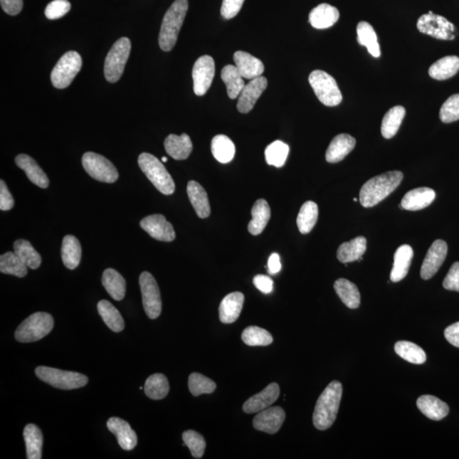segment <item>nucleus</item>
<instances>
[{
  "label": "nucleus",
  "instance_id": "obj_51",
  "mask_svg": "<svg viewBox=\"0 0 459 459\" xmlns=\"http://www.w3.org/2000/svg\"><path fill=\"white\" fill-rule=\"evenodd\" d=\"M440 119L445 124L459 120V94L450 96L445 100L440 110Z\"/></svg>",
  "mask_w": 459,
  "mask_h": 459
},
{
  "label": "nucleus",
  "instance_id": "obj_59",
  "mask_svg": "<svg viewBox=\"0 0 459 459\" xmlns=\"http://www.w3.org/2000/svg\"><path fill=\"white\" fill-rule=\"evenodd\" d=\"M282 264L281 260H280V256L278 253H273L272 255L269 257L268 260V272L270 274H277L281 270Z\"/></svg>",
  "mask_w": 459,
  "mask_h": 459
},
{
  "label": "nucleus",
  "instance_id": "obj_52",
  "mask_svg": "<svg viewBox=\"0 0 459 459\" xmlns=\"http://www.w3.org/2000/svg\"><path fill=\"white\" fill-rule=\"evenodd\" d=\"M71 9V4L68 0H54L46 8L45 14L48 19L56 20L64 16Z\"/></svg>",
  "mask_w": 459,
  "mask_h": 459
},
{
  "label": "nucleus",
  "instance_id": "obj_2",
  "mask_svg": "<svg viewBox=\"0 0 459 459\" xmlns=\"http://www.w3.org/2000/svg\"><path fill=\"white\" fill-rule=\"evenodd\" d=\"M403 174L401 172H386L367 181L360 191V203L365 208L377 205L399 186Z\"/></svg>",
  "mask_w": 459,
  "mask_h": 459
},
{
  "label": "nucleus",
  "instance_id": "obj_12",
  "mask_svg": "<svg viewBox=\"0 0 459 459\" xmlns=\"http://www.w3.org/2000/svg\"><path fill=\"white\" fill-rule=\"evenodd\" d=\"M139 287L142 295V304L147 317L152 320L159 317L162 312V300L159 285L153 275L144 272L139 275Z\"/></svg>",
  "mask_w": 459,
  "mask_h": 459
},
{
  "label": "nucleus",
  "instance_id": "obj_37",
  "mask_svg": "<svg viewBox=\"0 0 459 459\" xmlns=\"http://www.w3.org/2000/svg\"><path fill=\"white\" fill-rule=\"evenodd\" d=\"M97 310L100 316L106 325L115 333L125 329L124 318L121 316L119 310L115 305L106 300H100L97 305Z\"/></svg>",
  "mask_w": 459,
  "mask_h": 459
},
{
  "label": "nucleus",
  "instance_id": "obj_46",
  "mask_svg": "<svg viewBox=\"0 0 459 459\" xmlns=\"http://www.w3.org/2000/svg\"><path fill=\"white\" fill-rule=\"evenodd\" d=\"M28 266L26 265L15 252H7L0 256V272L4 274L24 278L28 274Z\"/></svg>",
  "mask_w": 459,
  "mask_h": 459
},
{
  "label": "nucleus",
  "instance_id": "obj_16",
  "mask_svg": "<svg viewBox=\"0 0 459 459\" xmlns=\"http://www.w3.org/2000/svg\"><path fill=\"white\" fill-rule=\"evenodd\" d=\"M286 414L280 406L261 411L253 418V426L257 431L274 435L278 432L285 421Z\"/></svg>",
  "mask_w": 459,
  "mask_h": 459
},
{
  "label": "nucleus",
  "instance_id": "obj_49",
  "mask_svg": "<svg viewBox=\"0 0 459 459\" xmlns=\"http://www.w3.org/2000/svg\"><path fill=\"white\" fill-rule=\"evenodd\" d=\"M188 387L194 396L211 394L216 389V384L212 379L199 373H192L188 379Z\"/></svg>",
  "mask_w": 459,
  "mask_h": 459
},
{
  "label": "nucleus",
  "instance_id": "obj_45",
  "mask_svg": "<svg viewBox=\"0 0 459 459\" xmlns=\"http://www.w3.org/2000/svg\"><path fill=\"white\" fill-rule=\"evenodd\" d=\"M395 351L402 359L413 364H423L426 361V354L421 347L408 341H399L395 345Z\"/></svg>",
  "mask_w": 459,
  "mask_h": 459
},
{
  "label": "nucleus",
  "instance_id": "obj_30",
  "mask_svg": "<svg viewBox=\"0 0 459 459\" xmlns=\"http://www.w3.org/2000/svg\"><path fill=\"white\" fill-rule=\"evenodd\" d=\"M366 250V239L360 236L352 241L341 244L337 251V258L341 263L347 264L349 262L362 260Z\"/></svg>",
  "mask_w": 459,
  "mask_h": 459
},
{
  "label": "nucleus",
  "instance_id": "obj_33",
  "mask_svg": "<svg viewBox=\"0 0 459 459\" xmlns=\"http://www.w3.org/2000/svg\"><path fill=\"white\" fill-rule=\"evenodd\" d=\"M102 282L105 288L113 300L120 301L126 294V282L117 270L108 268L104 270Z\"/></svg>",
  "mask_w": 459,
  "mask_h": 459
},
{
  "label": "nucleus",
  "instance_id": "obj_3",
  "mask_svg": "<svg viewBox=\"0 0 459 459\" xmlns=\"http://www.w3.org/2000/svg\"><path fill=\"white\" fill-rule=\"evenodd\" d=\"M187 11V0H176L166 12L159 38V46L164 51H170L176 46Z\"/></svg>",
  "mask_w": 459,
  "mask_h": 459
},
{
  "label": "nucleus",
  "instance_id": "obj_8",
  "mask_svg": "<svg viewBox=\"0 0 459 459\" xmlns=\"http://www.w3.org/2000/svg\"><path fill=\"white\" fill-rule=\"evenodd\" d=\"M130 51L131 42L128 38H121L112 46L104 65L105 77L108 82L116 83L120 80Z\"/></svg>",
  "mask_w": 459,
  "mask_h": 459
},
{
  "label": "nucleus",
  "instance_id": "obj_53",
  "mask_svg": "<svg viewBox=\"0 0 459 459\" xmlns=\"http://www.w3.org/2000/svg\"><path fill=\"white\" fill-rule=\"evenodd\" d=\"M244 0H223L221 16L226 20L237 16L243 6Z\"/></svg>",
  "mask_w": 459,
  "mask_h": 459
},
{
  "label": "nucleus",
  "instance_id": "obj_40",
  "mask_svg": "<svg viewBox=\"0 0 459 459\" xmlns=\"http://www.w3.org/2000/svg\"><path fill=\"white\" fill-rule=\"evenodd\" d=\"M211 151L214 159L221 164H227L234 159L236 147L229 137L218 134L212 139Z\"/></svg>",
  "mask_w": 459,
  "mask_h": 459
},
{
  "label": "nucleus",
  "instance_id": "obj_21",
  "mask_svg": "<svg viewBox=\"0 0 459 459\" xmlns=\"http://www.w3.org/2000/svg\"><path fill=\"white\" fill-rule=\"evenodd\" d=\"M233 59L240 74L246 80H255L262 76L265 71L263 63L247 52H236Z\"/></svg>",
  "mask_w": 459,
  "mask_h": 459
},
{
  "label": "nucleus",
  "instance_id": "obj_25",
  "mask_svg": "<svg viewBox=\"0 0 459 459\" xmlns=\"http://www.w3.org/2000/svg\"><path fill=\"white\" fill-rule=\"evenodd\" d=\"M16 164L23 170L29 181L33 182L34 185L42 188V189H46L49 186V179L33 157L27 154H20L16 157Z\"/></svg>",
  "mask_w": 459,
  "mask_h": 459
},
{
  "label": "nucleus",
  "instance_id": "obj_35",
  "mask_svg": "<svg viewBox=\"0 0 459 459\" xmlns=\"http://www.w3.org/2000/svg\"><path fill=\"white\" fill-rule=\"evenodd\" d=\"M334 290L342 302L349 309H357L361 304V295L356 284L340 278L334 283Z\"/></svg>",
  "mask_w": 459,
  "mask_h": 459
},
{
  "label": "nucleus",
  "instance_id": "obj_28",
  "mask_svg": "<svg viewBox=\"0 0 459 459\" xmlns=\"http://www.w3.org/2000/svg\"><path fill=\"white\" fill-rule=\"evenodd\" d=\"M418 408L432 421H439L448 416L449 406L444 401L433 396H422L417 401Z\"/></svg>",
  "mask_w": 459,
  "mask_h": 459
},
{
  "label": "nucleus",
  "instance_id": "obj_1",
  "mask_svg": "<svg viewBox=\"0 0 459 459\" xmlns=\"http://www.w3.org/2000/svg\"><path fill=\"white\" fill-rule=\"evenodd\" d=\"M342 394V384L339 381H333L319 396L313 413L314 426L317 430L326 431L334 425L337 415H338Z\"/></svg>",
  "mask_w": 459,
  "mask_h": 459
},
{
  "label": "nucleus",
  "instance_id": "obj_55",
  "mask_svg": "<svg viewBox=\"0 0 459 459\" xmlns=\"http://www.w3.org/2000/svg\"><path fill=\"white\" fill-rule=\"evenodd\" d=\"M14 204V199L9 191L6 182L0 181V209L2 211H11Z\"/></svg>",
  "mask_w": 459,
  "mask_h": 459
},
{
  "label": "nucleus",
  "instance_id": "obj_23",
  "mask_svg": "<svg viewBox=\"0 0 459 459\" xmlns=\"http://www.w3.org/2000/svg\"><path fill=\"white\" fill-rule=\"evenodd\" d=\"M339 19L338 9L329 4H321L314 8L309 15V23L314 28L327 29L333 26Z\"/></svg>",
  "mask_w": 459,
  "mask_h": 459
},
{
  "label": "nucleus",
  "instance_id": "obj_29",
  "mask_svg": "<svg viewBox=\"0 0 459 459\" xmlns=\"http://www.w3.org/2000/svg\"><path fill=\"white\" fill-rule=\"evenodd\" d=\"M413 257V250L409 245H401L397 248L391 273V280L393 283L400 282L406 278L408 273L411 263H412Z\"/></svg>",
  "mask_w": 459,
  "mask_h": 459
},
{
  "label": "nucleus",
  "instance_id": "obj_60",
  "mask_svg": "<svg viewBox=\"0 0 459 459\" xmlns=\"http://www.w3.org/2000/svg\"><path fill=\"white\" fill-rule=\"evenodd\" d=\"M162 162H164V163H166V162H168V159L166 157H162Z\"/></svg>",
  "mask_w": 459,
  "mask_h": 459
},
{
  "label": "nucleus",
  "instance_id": "obj_14",
  "mask_svg": "<svg viewBox=\"0 0 459 459\" xmlns=\"http://www.w3.org/2000/svg\"><path fill=\"white\" fill-rule=\"evenodd\" d=\"M139 225L152 238L159 241L172 242L176 239L173 226L162 214L147 216L142 218Z\"/></svg>",
  "mask_w": 459,
  "mask_h": 459
},
{
  "label": "nucleus",
  "instance_id": "obj_5",
  "mask_svg": "<svg viewBox=\"0 0 459 459\" xmlns=\"http://www.w3.org/2000/svg\"><path fill=\"white\" fill-rule=\"evenodd\" d=\"M54 327V319L46 312L31 315L16 330V339L21 343H32L45 338Z\"/></svg>",
  "mask_w": 459,
  "mask_h": 459
},
{
  "label": "nucleus",
  "instance_id": "obj_50",
  "mask_svg": "<svg viewBox=\"0 0 459 459\" xmlns=\"http://www.w3.org/2000/svg\"><path fill=\"white\" fill-rule=\"evenodd\" d=\"M184 443L190 449L192 457L201 458L204 456L206 441L202 435L194 431H186L183 433Z\"/></svg>",
  "mask_w": 459,
  "mask_h": 459
},
{
  "label": "nucleus",
  "instance_id": "obj_44",
  "mask_svg": "<svg viewBox=\"0 0 459 459\" xmlns=\"http://www.w3.org/2000/svg\"><path fill=\"white\" fill-rule=\"evenodd\" d=\"M144 391L150 399H164L169 391L168 379L162 374H152L147 379Z\"/></svg>",
  "mask_w": 459,
  "mask_h": 459
},
{
  "label": "nucleus",
  "instance_id": "obj_42",
  "mask_svg": "<svg viewBox=\"0 0 459 459\" xmlns=\"http://www.w3.org/2000/svg\"><path fill=\"white\" fill-rule=\"evenodd\" d=\"M14 252L19 256L21 261L28 266V268L36 270L41 266L42 258L39 253L35 250L27 240H16L14 243Z\"/></svg>",
  "mask_w": 459,
  "mask_h": 459
},
{
  "label": "nucleus",
  "instance_id": "obj_41",
  "mask_svg": "<svg viewBox=\"0 0 459 459\" xmlns=\"http://www.w3.org/2000/svg\"><path fill=\"white\" fill-rule=\"evenodd\" d=\"M405 115V108L401 106L392 107L386 112L381 125V133L384 138L391 139L395 137Z\"/></svg>",
  "mask_w": 459,
  "mask_h": 459
},
{
  "label": "nucleus",
  "instance_id": "obj_15",
  "mask_svg": "<svg viewBox=\"0 0 459 459\" xmlns=\"http://www.w3.org/2000/svg\"><path fill=\"white\" fill-rule=\"evenodd\" d=\"M448 255V244L443 240H436L428 249L423 262L421 275L423 280L434 277L443 265Z\"/></svg>",
  "mask_w": 459,
  "mask_h": 459
},
{
  "label": "nucleus",
  "instance_id": "obj_39",
  "mask_svg": "<svg viewBox=\"0 0 459 459\" xmlns=\"http://www.w3.org/2000/svg\"><path fill=\"white\" fill-rule=\"evenodd\" d=\"M221 78L226 86L227 95L231 99L238 98L245 86L243 78L237 67L226 65L221 71Z\"/></svg>",
  "mask_w": 459,
  "mask_h": 459
},
{
  "label": "nucleus",
  "instance_id": "obj_17",
  "mask_svg": "<svg viewBox=\"0 0 459 459\" xmlns=\"http://www.w3.org/2000/svg\"><path fill=\"white\" fill-rule=\"evenodd\" d=\"M268 80L265 77H259L250 80L244 86L241 94L238 96V110L242 113H248L255 107L258 99L263 94L268 87Z\"/></svg>",
  "mask_w": 459,
  "mask_h": 459
},
{
  "label": "nucleus",
  "instance_id": "obj_58",
  "mask_svg": "<svg viewBox=\"0 0 459 459\" xmlns=\"http://www.w3.org/2000/svg\"><path fill=\"white\" fill-rule=\"evenodd\" d=\"M444 335L450 344L459 348V322L448 327L444 332Z\"/></svg>",
  "mask_w": 459,
  "mask_h": 459
},
{
  "label": "nucleus",
  "instance_id": "obj_48",
  "mask_svg": "<svg viewBox=\"0 0 459 459\" xmlns=\"http://www.w3.org/2000/svg\"><path fill=\"white\" fill-rule=\"evenodd\" d=\"M290 147L281 141H275L266 147L265 152L266 163L281 168L286 163Z\"/></svg>",
  "mask_w": 459,
  "mask_h": 459
},
{
  "label": "nucleus",
  "instance_id": "obj_61",
  "mask_svg": "<svg viewBox=\"0 0 459 459\" xmlns=\"http://www.w3.org/2000/svg\"><path fill=\"white\" fill-rule=\"evenodd\" d=\"M354 201H355V202H357L358 199H354Z\"/></svg>",
  "mask_w": 459,
  "mask_h": 459
},
{
  "label": "nucleus",
  "instance_id": "obj_31",
  "mask_svg": "<svg viewBox=\"0 0 459 459\" xmlns=\"http://www.w3.org/2000/svg\"><path fill=\"white\" fill-rule=\"evenodd\" d=\"M82 256L81 244L73 235H68L61 245V259L69 270L76 269L80 263Z\"/></svg>",
  "mask_w": 459,
  "mask_h": 459
},
{
  "label": "nucleus",
  "instance_id": "obj_6",
  "mask_svg": "<svg viewBox=\"0 0 459 459\" xmlns=\"http://www.w3.org/2000/svg\"><path fill=\"white\" fill-rule=\"evenodd\" d=\"M35 374L42 381L60 390H75L85 386L89 381L88 378L84 374L50 366H38Z\"/></svg>",
  "mask_w": 459,
  "mask_h": 459
},
{
  "label": "nucleus",
  "instance_id": "obj_38",
  "mask_svg": "<svg viewBox=\"0 0 459 459\" xmlns=\"http://www.w3.org/2000/svg\"><path fill=\"white\" fill-rule=\"evenodd\" d=\"M357 32L358 43L365 46L374 58H379L381 51H380L377 34L374 28L366 21H361L357 25Z\"/></svg>",
  "mask_w": 459,
  "mask_h": 459
},
{
  "label": "nucleus",
  "instance_id": "obj_4",
  "mask_svg": "<svg viewBox=\"0 0 459 459\" xmlns=\"http://www.w3.org/2000/svg\"><path fill=\"white\" fill-rule=\"evenodd\" d=\"M138 164L148 180L161 194L172 195L176 191V185L162 161L150 153L143 152L139 156Z\"/></svg>",
  "mask_w": 459,
  "mask_h": 459
},
{
  "label": "nucleus",
  "instance_id": "obj_27",
  "mask_svg": "<svg viewBox=\"0 0 459 459\" xmlns=\"http://www.w3.org/2000/svg\"><path fill=\"white\" fill-rule=\"evenodd\" d=\"M166 152L176 160L188 159L192 152V142L189 135L169 134L164 141Z\"/></svg>",
  "mask_w": 459,
  "mask_h": 459
},
{
  "label": "nucleus",
  "instance_id": "obj_13",
  "mask_svg": "<svg viewBox=\"0 0 459 459\" xmlns=\"http://www.w3.org/2000/svg\"><path fill=\"white\" fill-rule=\"evenodd\" d=\"M214 74L216 65L211 56H203L196 60L192 69L194 90L196 95L202 96L207 93L212 85Z\"/></svg>",
  "mask_w": 459,
  "mask_h": 459
},
{
  "label": "nucleus",
  "instance_id": "obj_11",
  "mask_svg": "<svg viewBox=\"0 0 459 459\" xmlns=\"http://www.w3.org/2000/svg\"><path fill=\"white\" fill-rule=\"evenodd\" d=\"M419 32L441 41L455 38L456 28L445 17L436 15L432 11L419 17L417 23Z\"/></svg>",
  "mask_w": 459,
  "mask_h": 459
},
{
  "label": "nucleus",
  "instance_id": "obj_47",
  "mask_svg": "<svg viewBox=\"0 0 459 459\" xmlns=\"http://www.w3.org/2000/svg\"><path fill=\"white\" fill-rule=\"evenodd\" d=\"M242 339L249 347H268L273 342V337L268 330L256 326L246 327L243 332Z\"/></svg>",
  "mask_w": 459,
  "mask_h": 459
},
{
  "label": "nucleus",
  "instance_id": "obj_20",
  "mask_svg": "<svg viewBox=\"0 0 459 459\" xmlns=\"http://www.w3.org/2000/svg\"><path fill=\"white\" fill-rule=\"evenodd\" d=\"M436 199V192L431 188L419 187L411 190L402 199L399 208L409 211H418L426 209Z\"/></svg>",
  "mask_w": 459,
  "mask_h": 459
},
{
  "label": "nucleus",
  "instance_id": "obj_22",
  "mask_svg": "<svg viewBox=\"0 0 459 459\" xmlns=\"http://www.w3.org/2000/svg\"><path fill=\"white\" fill-rule=\"evenodd\" d=\"M243 303L244 295L242 292H234L226 295L218 308L221 322L225 325H230L237 321L241 314Z\"/></svg>",
  "mask_w": 459,
  "mask_h": 459
},
{
  "label": "nucleus",
  "instance_id": "obj_18",
  "mask_svg": "<svg viewBox=\"0 0 459 459\" xmlns=\"http://www.w3.org/2000/svg\"><path fill=\"white\" fill-rule=\"evenodd\" d=\"M280 395V387L277 383L270 384L263 391L249 398L243 406L245 413H260L270 408L275 401H277Z\"/></svg>",
  "mask_w": 459,
  "mask_h": 459
},
{
  "label": "nucleus",
  "instance_id": "obj_10",
  "mask_svg": "<svg viewBox=\"0 0 459 459\" xmlns=\"http://www.w3.org/2000/svg\"><path fill=\"white\" fill-rule=\"evenodd\" d=\"M83 167L89 176L96 181L115 183L119 179V173L115 165L106 157L97 153L88 152L82 157Z\"/></svg>",
  "mask_w": 459,
  "mask_h": 459
},
{
  "label": "nucleus",
  "instance_id": "obj_19",
  "mask_svg": "<svg viewBox=\"0 0 459 459\" xmlns=\"http://www.w3.org/2000/svg\"><path fill=\"white\" fill-rule=\"evenodd\" d=\"M107 428L117 437L122 449L126 451L133 450L137 445V435L124 419L113 417L108 419Z\"/></svg>",
  "mask_w": 459,
  "mask_h": 459
},
{
  "label": "nucleus",
  "instance_id": "obj_54",
  "mask_svg": "<svg viewBox=\"0 0 459 459\" xmlns=\"http://www.w3.org/2000/svg\"><path fill=\"white\" fill-rule=\"evenodd\" d=\"M443 287L447 290L459 292V262H455L450 268L443 281Z\"/></svg>",
  "mask_w": 459,
  "mask_h": 459
},
{
  "label": "nucleus",
  "instance_id": "obj_43",
  "mask_svg": "<svg viewBox=\"0 0 459 459\" xmlns=\"http://www.w3.org/2000/svg\"><path fill=\"white\" fill-rule=\"evenodd\" d=\"M318 218V206L312 201L305 202L301 207L298 217H297V226L300 233L308 234L314 228Z\"/></svg>",
  "mask_w": 459,
  "mask_h": 459
},
{
  "label": "nucleus",
  "instance_id": "obj_56",
  "mask_svg": "<svg viewBox=\"0 0 459 459\" xmlns=\"http://www.w3.org/2000/svg\"><path fill=\"white\" fill-rule=\"evenodd\" d=\"M3 11L10 16H16L23 10V0H0Z\"/></svg>",
  "mask_w": 459,
  "mask_h": 459
},
{
  "label": "nucleus",
  "instance_id": "obj_26",
  "mask_svg": "<svg viewBox=\"0 0 459 459\" xmlns=\"http://www.w3.org/2000/svg\"><path fill=\"white\" fill-rule=\"evenodd\" d=\"M186 191L188 198L198 216L205 218L211 216V205L204 188L199 183L191 181L188 182Z\"/></svg>",
  "mask_w": 459,
  "mask_h": 459
},
{
  "label": "nucleus",
  "instance_id": "obj_34",
  "mask_svg": "<svg viewBox=\"0 0 459 459\" xmlns=\"http://www.w3.org/2000/svg\"><path fill=\"white\" fill-rule=\"evenodd\" d=\"M459 71V58L455 56H445L436 61L428 69V74L436 80L451 78Z\"/></svg>",
  "mask_w": 459,
  "mask_h": 459
},
{
  "label": "nucleus",
  "instance_id": "obj_57",
  "mask_svg": "<svg viewBox=\"0 0 459 459\" xmlns=\"http://www.w3.org/2000/svg\"><path fill=\"white\" fill-rule=\"evenodd\" d=\"M253 284L260 292L270 294L273 290V279L265 275H257L253 280Z\"/></svg>",
  "mask_w": 459,
  "mask_h": 459
},
{
  "label": "nucleus",
  "instance_id": "obj_9",
  "mask_svg": "<svg viewBox=\"0 0 459 459\" xmlns=\"http://www.w3.org/2000/svg\"><path fill=\"white\" fill-rule=\"evenodd\" d=\"M82 68L81 56L76 51H68L61 56L51 72L52 85L56 89L67 88L80 73Z\"/></svg>",
  "mask_w": 459,
  "mask_h": 459
},
{
  "label": "nucleus",
  "instance_id": "obj_36",
  "mask_svg": "<svg viewBox=\"0 0 459 459\" xmlns=\"http://www.w3.org/2000/svg\"><path fill=\"white\" fill-rule=\"evenodd\" d=\"M26 450L28 459H41L43 438V434L37 426L29 423L23 431Z\"/></svg>",
  "mask_w": 459,
  "mask_h": 459
},
{
  "label": "nucleus",
  "instance_id": "obj_32",
  "mask_svg": "<svg viewBox=\"0 0 459 459\" xmlns=\"http://www.w3.org/2000/svg\"><path fill=\"white\" fill-rule=\"evenodd\" d=\"M252 220L248 229L253 236L260 235L268 226L270 218V209L265 199L257 200L252 208Z\"/></svg>",
  "mask_w": 459,
  "mask_h": 459
},
{
  "label": "nucleus",
  "instance_id": "obj_7",
  "mask_svg": "<svg viewBox=\"0 0 459 459\" xmlns=\"http://www.w3.org/2000/svg\"><path fill=\"white\" fill-rule=\"evenodd\" d=\"M310 86L320 102L327 107H336L342 102L338 85L334 78L325 71L315 70L309 76Z\"/></svg>",
  "mask_w": 459,
  "mask_h": 459
},
{
  "label": "nucleus",
  "instance_id": "obj_24",
  "mask_svg": "<svg viewBox=\"0 0 459 459\" xmlns=\"http://www.w3.org/2000/svg\"><path fill=\"white\" fill-rule=\"evenodd\" d=\"M356 146V139L348 134L337 135L331 142L326 152V160L330 164L339 163L351 152Z\"/></svg>",
  "mask_w": 459,
  "mask_h": 459
}]
</instances>
